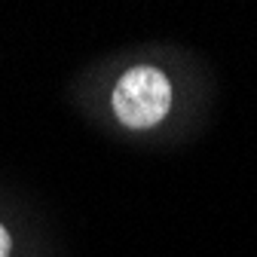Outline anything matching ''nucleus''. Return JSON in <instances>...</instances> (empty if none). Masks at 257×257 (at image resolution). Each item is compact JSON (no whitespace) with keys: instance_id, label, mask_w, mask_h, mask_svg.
I'll return each mask as SVG.
<instances>
[{"instance_id":"nucleus-1","label":"nucleus","mask_w":257,"mask_h":257,"mask_svg":"<svg viewBox=\"0 0 257 257\" xmlns=\"http://www.w3.org/2000/svg\"><path fill=\"white\" fill-rule=\"evenodd\" d=\"M175 104V86L156 64H132L119 74L110 92V110L122 128L147 132L156 128Z\"/></svg>"},{"instance_id":"nucleus-2","label":"nucleus","mask_w":257,"mask_h":257,"mask_svg":"<svg viewBox=\"0 0 257 257\" xmlns=\"http://www.w3.org/2000/svg\"><path fill=\"white\" fill-rule=\"evenodd\" d=\"M10 254H13V236L4 223H0V257H10Z\"/></svg>"}]
</instances>
